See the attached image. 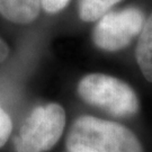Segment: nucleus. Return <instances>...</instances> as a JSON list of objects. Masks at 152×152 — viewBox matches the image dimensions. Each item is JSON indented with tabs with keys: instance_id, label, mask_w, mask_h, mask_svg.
<instances>
[{
	"instance_id": "obj_1",
	"label": "nucleus",
	"mask_w": 152,
	"mask_h": 152,
	"mask_svg": "<svg viewBox=\"0 0 152 152\" xmlns=\"http://www.w3.org/2000/svg\"><path fill=\"white\" fill-rule=\"evenodd\" d=\"M69 152H143L137 136L122 124L81 116L66 136Z\"/></svg>"
},
{
	"instance_id": "obj_2",
	"label": "nucleus",
	"mask_w": 152,
	"mask_h": 152,
	"mask_svg": "<svg viewBox=\"0 0 152 152\" xmlns=\"http://www.w3.org/2000/svg\"><path fill=\"white\" fill-rule=\"evenodd\" d=\"M78 94L83 102L118 117H130L139 112L135 91L115 77L90 73L78 83Z\"/></svg>"
},
{
	"instance_id": "obj_3",
	"label": "nucleus",
	"mask_w": 152,
	"mask_h": 152,
	"mask_svg": "<svg viewBox=\"0 0 152 152\" xmlns=\"http://www.w3.org/2000/svg\"><path fill=\"white\" fill-rule=\"evenodd\" d=\"M65 126V112L55 103L37 106L24 121L14 139L16 152H46L60 140Z\"/></svg>"
},
{
	"instance_id": "obj_4",
	"label": "nucleus",
	"mask_w": 152,
	"mask_h": 152,
	"mask_svg": "<svg viewBox=\"0 0 152 152\" xmlns=\"http://www.w3.org/2000/svg\"><path fill=\"white\" fill-rule=\"evenodd\" d=\"M144 22L143 12L134 7L108 12L94 28L92 41L104 51H120L140 36Z\"/></svg>"
},
{
	"instance_id": "obj_5",
	"label": "nucleus",
	"mask_w": 152,
	"mask_h": 152,
	"mask_svg": "<svg viewBox=\"0 0 152 152\" xmlns=\"http://www.w3.org/2000/svg\"><path fill=\"white\" fill-rule=\"evenodd\" d=\"M43 0H0V15L15 24H29L37 18Z\"/></svg>"
},
{
	"instance_id": "obj_6",
	"label": "nucleus",
	"mask_w": 152,
	"mask_h": 152,
	"mask_svg": "<svg viewBox=\"0 0 152 152\" xmlns=\"http://www.w3.org/2000/svg\"><path fill=\"white\" fill-rule=\"evenodd\" d=\"M135 55L144 78L152 82V14L144 22L136 45Z\"/></svg>"
},
{
	"instance_id": "obj_7",
	"label": "nucleus",
	"mask_w": 152,
	"mask_h": 152,
	"mask_svg": "<svg viewBox=\"0 0 152 152\" xmlns=\"http://www.w3.org/2000/svg\"><path fill=\"white\" fill-rule=\"evenodd\" d=\"M122 0H79L78 12L83 22H95L103 18L108 10Z\"/></svg>"
},
{
	"instance_id": "obj_8",
	"label": "nucleus",
	"mask_w": 152,
	"mask_h": 152,
	"mask_svg": "<svg viewBox=\"0 0 152 152\" xmlns=\"http://www.w3.org/2000/svg\"><path fill=\"white\" fill-rule=\"evenodd\" d=\"M12 132V122L8 113L0 107V148H2L8 141Z\"/></svg>"
},
{
	"instance_id": "obj_9",
	"label": "nucleus",
	"mask_w": 152,
	"mask_h": 152,
	"mask_svg": "<svg viewBox=\"0 0 152 152\" xmlns=\"http://www.w3.org/2000/svg\"><path fill=\"white\" fill-rule=\"evenodd\" d=\"M69 2H70V0H43L42 5L46 12L55 14V12H59L62 9H64Z\"/></svg>"
},
{
	"instance_id": "obj_10",
	"label": "nucleus",
	"mask_w": 152,
	"mask_h": 152,
	"mask_svg": "<svg viewBox=\"0 0 152 152\" xmlns=\"http://www.w3.org/2000/svg\"><path fill=\"white\" fill-rule=\"evenodd\" d=\"M8 55H9V48L5 41L0 37V62H4L8 58Z\"/></svg>"
}]
</instances>
